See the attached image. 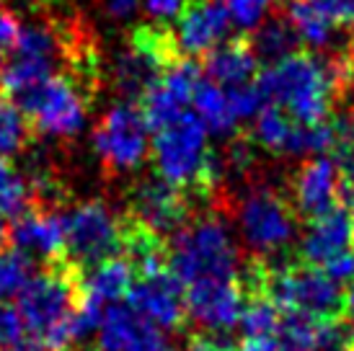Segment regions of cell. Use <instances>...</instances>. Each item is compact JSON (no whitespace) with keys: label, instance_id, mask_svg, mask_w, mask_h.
Returning <instances> with one entry per match:
<instances>
[{"label":"cell","instance_id":"obj_1","mask_svg":"<svg viewBox=\"0 0 354 351\" xmlns=\"http://www.w3.org/2000/svg\"><path fill=\"white\" fill-rule=\"evenodd\" d=\"M352 70L344 57L295 52L259 75V91L297 124L328 122L334 104L352 86Z\"/></svg>","mask_w":354,"mask_h":351},{"label":"cell","instance_id":"obj_2","mask_svg":"<svg viewBox=\"0 0 354 351\" xmlns=\"http://www.w3.org/2000/svg\"><path fill=\"white\" fill-rule=\"evenodd\" d=\"M80 269L59 261L34 274L19 294V315L34 341L52 351H68L80 341L78 305H80Z\"/></svg>","mask_w":354,"mask_h":351},{"label":"cell","instance_id":"obj_3","mask_svg":"<svg viewBox=\"0 0 354 351\" xmlns=\"http://www.w3.org/2000/svg\"><path fill=\"white\" fill-rule=\"evenodd\" d=\"M241 254L225 222L202 215L168 240V269L184 287L241 279Z\"/></svg>","mask_w":354,"mask_h":351},{"label":"cell","instance_id":"obj_4","mask_svg":"<svg viewBox=\"0 0 354 351\" xmlns=\"http://www.w3.org/2000/svg\"><path fill=\"white\" fill-rule=\"evenodd\" d=\"M96 80L80 78L75 73H59L39 86L16 96V106L26 117L31 132L50 137H73L86 124L91 86Z\"/></svg>","mask_w":354,"mask_h":351},{"label":"cell","instance_id":"obj_5","mask_svg":"<svg viewBox=\"0 0 354 351\" xmlns=\"http://www.w3.org/2000/svg\"><path fill=\"white\" fill-rule=\"evenodd\" d=\"M236 220L243 243L251 248V258L272 261L295 238L297 215L282 191L266 184H251L238 196Z\"/></svg>","mask_w":354,"mask_h":351},{"label":"cell","instance_id":"obj_6","mask_svg":"<svg viewBox=\"0 0 354 351\" xmlns=\"http://www.w3.org/2000/svg\"><path fill=\"white\" fill-rule=\"evenodd\" d=\"M65 225V261L86 272L91 266L119 258L124 240V222L106 202L88 199L62 212Z\"/></svg>","mask_w":354,"mask_h":351},{"label":"cell","instance_id":"obj_7","mask_svg":"<svg viewBox=\"0 0 354 351\" xmlns=\"http://www.w3.org/2000/svg\"><path fill=\"white\" fill-rule=\"evenodd\" d=\"M207 153V129L194 111H184L176 122L156 132L153 160L158 176L184 191H197Z\"/></svg>","mask_w":354,"mask_h":351},{"label":"cell","instance_id":"obj_8","mask_svg":"<svg viewBox=\"0 0 354 351\" xmlns=\"http://www.w3.org/2000/svg\"><path fill=\"white\" fill-rule=\"evenodd\" d=\"M148 124L138 104H117L93 129V150L109 176L132 173L148 158Z\"/></svg>","mask_w":354,"mask_h":351},{"label":"cell","instance_id":"obj_9","mask_svg":"<svg viewBox=\"0 0 354 351\" xmlns=\"http://www.w3.org/2000/svg\"><path fill=\"white\" fill-rule=\"evenodd\" d=\"M189 205L192 202L184 189L168 184L160 176H148L129 186L124 217L168 243L192 222Z\"/></svg>","mask_w":354,"mask_h":351},{"label":"cell","instance_id":"obj_10","mask_svg":"<svg viewBox=\"0 0 354 351\" xmlns=\"http://www.w3.org/2000/svg\"><path fill=\"white\" fill-rule=\"evenodd\" d=\"M230 31V16L223 0H187L176 16L174 44L181 59L207 57Z\"/></svg>","mask_w":354,"mask_h":351},{"label":"cell","instance_id":"obj_11","mask_svg":"<svg viewBox=\"0 0 354 351\" xmlns=\"http://www.w3.org/2000/svg\"><path fill=\"white\" fill-rule=\"evenodd\" d=\"M339 199V166L334 158L315 155L303 160L290 181L287 202L300 220L313 222L331 212Z\"/></svg>","mask_w":354,"mask_h":351},{"label":"cell","instance_id":"obj_12","mask_svg":"<svg viewBox=\"0 0 354 351\" xmlns=\"http://www.w3.org/2000/svg\"><path fill=\"white\" fill-rule=\"evenodd\" d=\"M129 307L138 312L153 328L181 331L187 323V300H184V284L171 274V269L135 279L129 290Z\"/></svg>","mask_w":354,"mask_h":351},{"label":"cell","instance_id":"obj_13","mask_svg":"<svg viewBox=\"0 0 354 351\" xmlns=\"http://www.w3.org/2000/svg\"><path fill=\"white\" fill-rule=\"evenodd\" d=\"M199 80H202L199 78V65L194 59H178L176 65H171L140 101V111H142L145 124L158 132V129L168 127L171 122H176L184 114V106L194 96V88L199 86Z\"/></svg>","mask_w":354,"mask_h":351},{"label":"cell","instance_id":"obj_14","mask_svg":"<svg viewBox=\"0 0 354 351\" xmlns=\"http://www.w3.org/2000/svg\"><path fill=\"white\" fill-rule=\"evenodd\" d=\"M10 245L29 256L31 261H44L47 266L65 261V225L62 212L29 207L8 230Z\"/></svg>","mask_w":354,"mask_h":351},{"label":"cell","instance_id":"obj_15","mask_svg":"<svg viewBox=\"0 0 354 351\" xmlns=\"http://www.w3.org/2000/svg\"><path fill=\"white\" fill-rule=\"evenodd\" d=\"M184 300H187V315L197 325L209 331H227L241 318L246 292L241 287V279L197 282L192 287H184Z\"/></svg>","mask_w":354,"mask_h":351},{"label":"cell","instance_id":"obj_16","mask_svg":"<svg viewBox=\"0 0 354 351\" xmlns=\"http://www.w3.org/2000/svg\"><path fill=\"white\" fill-rule=\"evenodd\" d=\"M300 261L324 269L328 261L354 251V217L336 205L331 212L308 222L300 238Z\"/></svg>","mask_w":354,"mask_h":351},{"label":"cell","instance_id":"obj_17","mask_svg":"<svg viewBox=\"0 0 354 351\" xmlns=\"http://www.w3.org/2000/svg\"><path fill=\"white\" fill-rule=\"evenodd\" d=\"M207 78L215 86L241 88L248 86L254 75L259 73V59L248 44V37H236V39L223 41L205 57Z\"/></svg>","mask_w":354,"mask_h":351},{"label":"cell","instance_id":"obj_18","mask_svg":"<svg viewBox=\"0 0 354 351\" xmlns=\"http://www.w3.org/2000/svg\"><path fill=\"white\" fill-rule=\"evenodd\" d=\"M132 284H135V272L127 258L119 256L99 266H91L80 274V297L104 307L106 303H114L119 297L129 294Z\"/></svg>","mask_w":354,"mask_h":351},{"label":"cell","instance_id":"obj_19","mask_svg":"<svg viewBox=\"0 0 354 351\" xmlns=\"http://www.w3.org/2000/svg\"><path fill=\"white\" fill-rule=\"evenodd\" d=\"M248 44L254 49L256 59H266L269 65H274L279 59L295 55L300 47V37L287 16H272L248 37Z\"/></svg>","mask_w":354,"mask_h":351},{"label":"cell","instance_id":"obj_20","mask_svg":"<svg viewBox=\"0 0 354 351\" xmlns=\"http://www.w3.org/2000/svg\"><path fill=\"white\" fill-rule=\"evenodd\" d=\"M192 104H194V114L205 124L207 132L217 137H227L236 132V117L227 104V93L212 80H199Z\"/></svg>","mask_w":354,"mask_h":351},{"label":"cell","instance_id":"obj_21","mask_svg":"<svg viewBox=\"0 0 354 351\" xmlns=\"http://www.w3.org/2000/svg\"><path fill=\"white\" fill-rule=\"evenodd\" d=\"M285 10L287 21L297 31L300 41L310 44L313 49H326L334 41L336 23L315 6L313 0H287Z\"/></svg>","mask_w":354,"mask_h":351},{"label":"cell","instance_id":"obj_22","mask_svg":"<svg viewBox=\"0 0 354 351\" xmlns=\"http://www.w3.org/2000/svg\"><path fill=\"white\" fill-rule=\"evenodd\" d=\"M326 328H328L326 321L300 312H285L274 333V343L279 351H321Z\"/></svg>","mask_w":354,"mask_h":351},{"label":"cell","instance_id":"obj_23","mask_svg":"<svg viewBox=\"0 0 354 351\" xmlns=\"http://www.w3.org/2000/svg\"><path fill=\"white\" fill-rule=\"evenodd\" d=\"M279 321H282V310L264 292L246 294V303H243V310L238 318L241 333H243L246 341L274 336L277 328H279Z\"/></svg>","mask_w":354,"mask_h":351},{"label":"cell","instance_id":"obj_24","mask_svg":"<svg viewBox=\"0 0 354 351\" xmlns=\"http://www.w3.org/2000/svg\"><path fill=\"white\" fill-rule=\"evenodd\" d=\"M292 127H295V122L287 117L279 106L269 104V106H264L256 114V122H254L256 145H261L264 150L274 153V155H285Z\"/></svg>","mask_w":354,"mask_h":351},{"label":"cell","instance_id":"obj_25","mask_svg":"<svg viewBox=\"0 0 354 351\" xmlns=\"http://www.w3.org/2000/svg\"><path fill=\"white\" fill-rule=\"evenodd\" d=\"M31 127L21 108L6 93H0V160L16 155L29 145Z\"/></svg>","mask_w":354,"mask_h":351},{"label":"cell","instance_id":"obj_26","mask_svg":"<svg viewBox=\"0 0 354 351\" xmlns=\"http://www.w3.org/2000/svg\"><path fill=\"white\" fill-rule=\"evenodd\" d=\"M34 279V261L16 251L13 245L0 248V303L24 292V287Z\"/></svg>","mask_w":354,"mask_h":351},{"label":"cell","instance_id":"obj_27","mask_svg":"<svg viewBox=\"0 0 354 351\" xmlns=\"http://www.w3.org/2000/svg\"><path fill=\"white\" fill-rule=\"evenodd\" d=\"M31 207L29 178L8 160H0V215L19 217Z\"/></svg>","mask_w":354,"mask_h":351},{"label":"cell","instance_id":"obj_28","mask_svg":"<svg viewBox=\"0 0 354 351\" xmlns=\"http://www.w3.org/2000/svg\"><path fill=\"white\" fill-rule=\"evenodd\" d=\"M227 8L230 21H236L241 29L256 31L264 23V16L269 13L274 0H223Z\"/></svg>","mask_w":354,"mask_h":351},{"label":"cell","instance_id":"obj_29","mask_svg":"<svg viewBox=\"0 0 354 351\" xmlns=\"http://www.w3.org/2000/svg\"><path fill=\"white\" fill-rule=\"evenodd\" d=\"M227 104H230V111H233V117L238 122V119L256 117L264 108V96H261L256 83H248V86L241 88H230L227 91Z\"/></svg>","mask_w":354,"mask_h":351},{"label":"cell","instance_id":"obj_30","mask_svg":"<svg viewBox=\"0 0 354 351\" xmlns=\"http://www.w3.org/2000/svg\"><path fill=\"white\" fill-rule=\"evenodd\" d=\"M24 321L19 310L8 303H0V346H19L24 339Z\"/></svg>","mask_w":354,"mask_h":351},{"label":"cell","instance_id":"obj_31","mask_svg":"<svg viewBox=\"0 0 354 351\" xmlns=\"http://www.w3.org/2000/svg\"><path fill=\"white\" fill-rule=\"evenodd\" d=\"M339 207L354 217V158L339 166Z\"/></svg>","mask_w":354,"mask_h":351},{"label":"cell","instance_id":"obj_32","mask_svg":"<svg viewBox=\"0 0 354 351\" xmlns=\"http://www.w3.org/2000/svg\"><path fill=\"white\" fill-rule=\"evenodd\" d=\"M313 3L334 21L336 26L354 23V0H313Z\"/></svg>","mask_w":354,"mask_h":351},{"label":"cell","instance_id":"obj_33","mask_svg":"<svg viewBox=\"0 0 354 351\" xmlns=\"http://www.w3.org/2000/svg\"><path fill=\"white\" fill-rule=\"evenodd\" d=\"M19 34H21V21L16 19V13L0 6V47L13 49Z\"/></svg>","mask_w":354,"mask_h":351},{"label":"cell","instance_id":"obj_34","mask_svg":"<svg viewBox=\"0 0 354 351\" xmlns=\"http://www.w3.org/2000/svg\"><path fill=\"white\" fill-rule=\"evenodd\" d=\"M187 6V0H145V10L150 19L166 23L168 19H174L181 13V8Z\"/></svg>","mask_w":354,"mask_h":351},{"label":"cell","instance_id":"obj_35","mask_svg":"<svg viewBox=\"0 0 354 351\" xmlns=\"http://www.w3.org/2000/svg\"><path fill=\"white\" fill-rule=\"evenodd\" d=\"M101 6L106 10V16H111L114 21H124L135 13L138 0H101Z\"/></svg>","mask_w":354,"mask_h":351},{"label":"cell","instance_id":"obj_36","mask_svg":"<svg viewBox=\"0 0 354 351\" xmlns=\"http://www.w3.org/2000/svg\"><path fill=\"white\" fill-rule=\"evenodd\" d=\"M129 351H176V349L163 341V336H160L158 328H150V331L145 333V336H142Z\"/></svg>","mask_w":354,"mask_h":351},{"label":"cell","instance_id":"obj_37","mask_svg":"<svg viewBox=\"0 0 354 351\" xmlns=\"http://www.w3.org/2000/svg\"><path fill=\"white\" fill-rule=\"evenodd\" d=\"M187 351H233V346H227V341H217V339H207V336L192 333Z\"/></svg>","mask_w":354,"mask_h":351},{"label":"cell","instance_id":"obj_38","mask_svg":"<svg viewBox=\"0 0 354 351\" xmlns=\"http://www.w3.org/2000/svg\"><path fill=\"white\" fill-rule=\"evenodd\" d=\"M241 351H279L274 339H254V341H243Z\"/></svg>","mask_w":354,"mask_h":351},{"label":"cell","instance_id":"obj_39","mask_svg":"<svg viewBox=\"0 0 354 351\" xmlns=\"http://www.w3.org/2000/svg\"><path fill=\"white\" fill-rule=\"evenodd\" d=\"M10 351H52V349H47V346H41L39 341H29V343L21 341L19 346H13Z\"/></svg>","mask_w":354,"mask_h":351},{"label":"cell","instance_id":"obj_40","mask_svg":"<svg viewBox=\"0 0 354 351\" xmlns=\"http://www.w3.org/2000/svg\"><path fill=\"white\" fill-rule=\"evenodd\" d=\"M344 59H346V65H349V70H352V75H354V29H352V34H349V44H346Z\"/></svg>","mask_w":354,"mask_h":351},{"label":"cell","instance_id":"obj_41","mask_svg":"<svg viewBox=\"0 0 354 351\" xmlns=\"http://www.w3.org/2000/svg\"><path fill=\"white\" fill-rule=\"evenodd\" d=\"M8 230H10V225L6 222V217L0 215V248L6 245V240H8Z\"/></svg>","mask_w":354,"mask_h":351},{"label":"cell","instance_id":"obj_42","mask_svg":"<svg viewBox=\"0 0 354 351\" xmlns=\"http://www.w3.org/2000/svg\"><path fill=\"white\" fill-rule=\"evenodd\" d=\"M346 307H349V312H354V284L346 290Z\"/></svg>","mask_w":354,"mask_h":351},{"label":"cell","instance_id":"obj_43","mask_svg":"<svg viewBox=\"0 0 354 351\" xmlns=\"http://www.w3.org/2000/svg\"><path fill=\"white\" fill-rule=\"evenodd\" d=\"M0 65H3V47H0Z\"/></svg>","mask_w":354,"mask_h":351},{"label":"cell","instance_id":"obj_44","mask_svg":"<svg viewBox=\"0 0 354 351\" xmlns=\"http://www.w3.org/2000/svg\"><path fill=\"white\" fill-rule=\"evenodd\" d=\"M352 331H354V325H352Z\"/></svg>","mask_w":354,"mask_h":351}]
</instances>
